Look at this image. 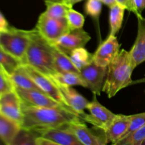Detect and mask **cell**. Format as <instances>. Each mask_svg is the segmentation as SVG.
Here are the masks:
<instances>
[{"label":"cell","mask_w":145,"mask_h":145,"mask_svg":"<svg viewBox=\"0 0 145 145\" xmlns=\"http://www.w3.org/2000/svg\"><path fill=\"white\" fill-rule=\"evenodd\" d=\"M21 127L35 132L50 128L63 129L69 124L83 121L76 113L66 108H40L22 103Z\"/></svg>","instance_id":"1"},{"label":"cell","mask_w":145,"mask_h":145,"mask_svg":"<svg viewBox=\"0 0 145 145\" xmlns=\"http://www.w3.org/2000/svg\"><path fill=\"white\" fill-rule=\"evenodd\" d=\"M134 69L129 51L120 50L107 67L103 91L108 97H114L120 90L133 84L131 76Z\"/></svg>","instance_id":"2"},{"label":"cell","mask_w":145,"mask_h":145,"mask_svg":"<svg viewBox=\"0 0 145 145\" xmlns=\"http://www.w3.org/2000/svg\"><path fill=\"white\" fill-rule=\"evenodd\" d=\"M23 65H29L48 76L57 73L52 54V44L45 39L35 28L31 30V41Z\"/></svg>","instance_id":"3"},{"label":"cell","mask_w":145,"mask_h":145,"mask_svg":"<svg viewBox=\"0 0 145 145\" xmlns=\"http://www.w3.org/2000/svg\"><path fill=\"white\" fill-rule=\"evenodd\" d=\"M30 41L31 30L25 31L10 26L0 35V47L22 64Z\"/></svg>","instance_id":"4"},{"label":"cell","mask_w":145,"mask_h":145,"mask_svg":"<svg viewBox=\"0 0 145 145\" xmlns=\"http://www.w3.org/2000/svg\"><path fill=\"white\" fill-rule=\"evenodd\" d=\"M35 29L50 43L56 42L70 31L66 18L55 19L48 17L44 12L39 16Z\"/></svg>","instance_id":"5"},{"label":"cell","mask_w":145,"mask_h":145,"mask_svg":"<svg viewBox=\"0 0 145 145\" xmlns=\"http://www.w3.org/2000/svg\"><path fill=\"white\" fill-rule=\"evenodd\" d=\"M87 110H89V113H82L80 118L83 121L93 125L95 127L103 132L109 127L117 116L101 104L96 98L91 102H89Z\"/></svg>","instance_id":"6"},{"label":"cell","mask_w":145,"mask_h":145,"mask_svg":"<svg viewBox=\"0 0 145 145\" xmlns=\"http://www.w3.org/2000/svg\"><path fill=\"white\" fill-rule=\"evenodd\" d=\"M107 68L96 65L92 61L80 69V75L88 88L95 96H99L103 91Z\"/></svg>","instance_id":"7"},{"label":"cell","mask_w":145,"mask_h":145,"mask_svg":"<svg viewBox=\"0 0 145 145\" xmlns=\"http://www.w3.org/2000/svg\"><path fill=\"white\" fill-rule=\"evenodd\" d=\"M22 65L24 67V69L25 70V72L28 74V75L31 76V79L36 84L37 86L44 93H46L49 96H50L51 98H52L54 100L57 101L58 103L68 107L66 105V103H65V101H64L63 97H62V94H61L60 91H59V89H58V86H57L55 82L50 76H48L47 75L41 73L39 71L36 70V69H34L32 67L29 66V65Z\"/></svg>","instance_id":"8"},{"label":"cell","mask_w":145,"mask_h":145,"mask_svg":"<svg viewBox=\"0 0 145 145\" xmlns=\"http://www.w3.org/2000/svg\"><path fill=\"white\" fill-rule=\"evenodd\" d=\"M0 113L21 125L22 101L16 89L0 96Z\"/></svg>","instance_id":"9"},{"label":"cell","mask_w":145,"mask_h":145,"mask_svg":"<svg viewBox=\"0 0 145 145\" xmlns=\"http://www.w3.org/2000/svg\"><path fill=\"white\" fill-rule=\"evenodd\" d=\"M120 52V44L116 35L109 36L100 44L93 55V62L96 65L107 68Z\"/></svg>","instance_id":"10"},{"label":"cell","mask_w":145,"mask_h":145,"mask_svg":"<svg viewBox=\"0 0 145 145\" xmlns=\"http://www.w3.org/2000/svg\"><path fill=\"white\" fill-rule=\"evenodd\" d=\"M15 89L19 97L21 98L22 103L24 104L40 108H66L74 111L69 108L58 103L50 96L40 91L25 90V89Z\"/></svg>","instance_id":"11"},{"label":"cell","mask_w":145,"mask_h":145,"mask_svg":"<svg viewBox=\"0 0 145 145\" xmlns=\"http://www.w3.org/2000/svg\"><path fill=\"white\" fill-rule=\"evenodd\" d=\"M91 36L83 28L70 30L67 33L59 38L54 45L60 48L64 52L68 54L73 50L84 48L91 40Z\"/></svg>","instance_id":"12"},{"label":"cell","mask_w":145,"mask_h":145,"mask_svg":"<svg viewBox=\"0 0 145 145\" xmlns=\"http://www.w3.org/2000/svg\"><path fill=\"white\" fill-rule=\"evenodd\" d=\"M63 129L73 133L84 145H107L104 136L101 137L95 134L83 121L71 123Z\"/></svg>","instance_id":"13"},{"label":"cell","mask_w":145,"mask_h":145,"mask_svg":"<svg viewBox=\"0 0 145 145\" xmlns=\"http://www.w3.org/2000/svg\"><path fill=\"white\" fill-rule=\"evenodd\" d=\"M55 83L58 86L67 106L76 112L80 118L81 115L84 113V110L87 109V106L89 103V101L71 86L61 84L57 82Z\"/></svg>","instance_id":"14"},{"label":"cell","mask_w":145,"mask_h":145,"mask_svg":"<svg viewBox=\"0 0 145 145\" xmlns=\"http://www.w3.org/2000/svg\"><path fill=\"white\" fill-rule=\"evenodd\" d=\"M131 122V116L117 115L109 127L103 132L107 144H115L122 139L128 129Z\"/></svg>","instance_id":"15"},{"label":"cell","mask_w":145,"mask_h":145,"mask_svg":"<svg viewBox=\"0 0 145 145\" xmlns=\"http://www.w3.org/2000/svg\"><path fill=\"white\" fill-rule=\"evenodd\" d=\"M138 30L135 43L129 51L134 67L145 62V18L137 17Z\"/></svg>","instance_id":"16"},{"label":"cell","mask_w":145,"mask_h":145,"mask_svg":"<svg viewBox=\"0 0 145 145\" xmlns=\"http://www.w3.org/2000/svg\"><path fill=\"white\" fill-rule=\"evenodd\" d=\"M44 138L58 143L61 145H84L71 132L61 128H50L35 131Z\"/></svg>","instance_id":"17"},{"label":"cell","mask_w":145,"mask_h":145,"mask_svg":"<svg viewBox=\"0 0 145 145\" xmlns=\"http://www.w3.org/2000/svg\"><path fill=\"white\" fill-rule=\"evenodd\" d=\"M21 129V125L0 113V138L7 145L11 144Z\"/></svg>","instance_id":"18"},{"label":"cell","mask_w":145,"mask_h":145,"mask_svg":"<svg viewBox=\"0 0 145 145\" xmlns=\"http://www.w3.org/2000/svg\"><path fill=\"white\" fill-rule=\"evenodd\" d=\"M15 89L25 90H37L42 91L25 72L23 65H21L9 76ZM43 92V91H42Z\"/></svg>","instance_id":"19"},{"label":"cell","mask_w":145,"mask_h":145,"mask_svg":"<svg viewBox=\"0 0 145 145\" xmlns=\"http://www.w3.org/2000/svg\"><path fill=\"white\" fill-rule=\"evenodd\" d=\"M52 54L57 72H74L80 74V71L74 65L69 56L54 44H52Z\"/></svg>","instance_id":"20"},{"label":"cell","mask_w":145,"mask_h":145,"mask_svg":"<svg viewBox=\"0 0 145 145\" xmlns=\"http://www.w3.org/2000/svg\"><path fill=\"white\" fill-rule=\"evenodd\" d=\"M125 10L123 6L117 3L110 7L109 13V24H110V35H116L120 31L123 24Z\"/></svg>","instance_id":"21"},{"label":"cell","mask_w":145,"mask_h":145,"mask_svg":"<svg viewBox=\"0 0 145 145\" xmlns=\"http://www.w3.org/2000/svg\"><path fill=\"white\" fill-rule=\"evenodd\" d=\"M55 82L67 86H81L86 87L80 74L74 72H57L50 76Z\"/></svg>","instance_id":"22"},{"label":"cell","mask_w":145,"mask_h":145,"mask_svg":"<svg viewBox=\"0 0 145 145\" xmlns=\"http://www.w3.org/2000/svg\"><path fill=\"white\" fill-rule=\"evenodd\" d=\"M75 67L80 71L84 67L86 66L93 61V55L89 53L84 48H79L73 50L67 54Z\"/></svg>","instance_id":"23"},{"label":"cell","mask_w":145,"mask_h":145,"mask_svg":"<svg viewBox=\"0 0 145 145\" xmlns=\"http://www.w3.org/2000/svg\"><path fill=\"white\" fill-rule=\"evenodd\" d=\"M22 65L21 61L7 53L0 47V69L5 71L10 76Z\"/></svg>","instance_id":"24"},{"label":"cell","mask_w":145,"mask_h":145,"mask_svg":"<svg viewBox=\"0 0 145 145\" xmlns=\"http://www.w3.org/2000/svg\"><path fill=\"white\" fill-rule=\"evenodd\" d=\"M46 10L44 11L45 15L55 19H63L66 18L67 14L69 8L67 5L62 3L46 2Z\"/></svg>","instance_id":"25"},{"label":"cell","mask_w":145,"mask_h":145,"mask_svg":"<svg viewBox=\"0 0 145 145\" xmlns=\"http://www.w3.org/2000/svg\"><path fill=\"white\" fill-rule=\"evenodd\" d=\"M38 136L35 132L21 127L11 145H37Z\"/></svg>","instance_id":"26"},{"label":"cell","mask_w":145,"mask_h":145,"mask_svg":"<svg viewBox=\"0 0 145 145\" xmlns=\"http://www.w3.org/2000/svg\"><path fill=\"white\" fill-rule=\"evenodd\" d=\"M145 140V125L128 137L111 145H141Z\"/></svg>","instance_id":"27"},{"label":"cell","mask_w":145,"mask_h":145,"mask_svg":"<svg viewBox=\"0 0 145 145\" xmlns=\"http://www.w3.org/2000/svg\"><path fill=\"white\" fill-rule=\"evenodd\" d=\"M66 20L70 30L82 28L85 22L84 16L72 8H69L68 10Z\"/></svg>","instance_id":"28"},{"label":"cell","mask_w":145,"mask_h":145,"mask_svg":"<svg viewBox=\"0 0 145 145\" xmlns=\"http://www.w3.org/2000/svg\"><path fill=\"white\" fill-rule=\"evenodd\" d=\"M130 116H131V122H130L128 129L125 133L123 137H122V139L128 137L129 135L133 134V133L137 131L140 127H142L145 125V112L144 113H138V114L132 115Z\"/></svg>","instance_id":"29"},{"label":"cell","mask_w":145,"mask_h":145,"mask_svg":"<svg viewBox=\"0 0 145 145\" xmlns=\"http://www.w3.org/2000/svg\"><path fill=\"white\" fill-rule=\"evenodd\" d=\"M103 3L101 0H87L85 4V12L94 20L98 21L102 11Z\"/></svg>","instance_id":"30"},{"label":"cell","mask_w":145,"mask_h":145,"mask_svg":"<svg viewBox=\"0 0 145 145\" xmlns=\"http://www.w3.org/2000/svg\"><path fill=\"white\" fill-rule=\"evenodd\" d=\"M14 89L15 87L11 81L9 75L5 71L0 69V96Z\"/></svg>","instance_id":"31"},{"label":"cell","mask_w":145,"mask_h":145,"mask_svg":"<svg viewBox=\"0 0 145 145\" xmlns=\"http://www.w3.org/2000/svg\"><path fill=\"white\" fill-rule=\"evenodd\" d=\"M145 9V0H133V11L137 17L142 16V12Z\"/></svg>","instance_id":"32"},{"label":"cell","mask_w":145,"mask_h":145,"mask_svg":"<svg viewBox=\"0 0 145 145\" xmlns=\"http://www.w3.org/2000/svg\"><path fill=\"white\" fill-rule=\"evenodd\" d=\"M36 142L37 145H61L58 144V143L52 141V140H50L48 139L40 137V136H38L37 137Z\"/></svg>","instance_id":"33"},{"label":"cell","mask_w":145,"mask_h":145,"mask_svg":"<svg viewBox=\"0 0 145 145\" xmlns=\"http://www.w3.org/2000/svg\"><path fill=\"white\" fill-rule=\"evenodd\" d=\"M9 27L7 19L0 11V32H5L9 28Z\"/></svg>","instance_id":"34"},{"label":"cell","mask_w":145,"mask_h":145,"mask_svg":"<svg viewBox=\"0 0 145 145\" xmlns=\"http://www.w3.org/2000/svg\"><path fill=\"white\" fill-rule=\"evenodd\" d=\"M116 2L120 5L123 6L126 10L133 11V0H116Z\"/></svg>","instance_id":"35"},{"label":"cell","mask_w":145,"mask_h":145,"mask_svg":"<svg viewBox=\"0 0 145 145\" xmlns=\"http://www.w3.org/2000/svg\"><path fill=\"white\" fill-rule=\"evenodd\" d=\"M101 2L103 3V4H104L105 5L108 6V7H111L112 6L117 4L116 0H101Z\"/></svg>","instance_id":"36"},{"label":"cell","mask_w":145,"mask_h":145,"mask_svg":"<svg viewBox=\"0 0 145 145\" xmlns=\"http://www.w3.org/2000/svg\"><path fill=\"white\" fill-rule=\"evenodd\" d=\"M83 1V0H67V1H65V4H66L68 7H72H72H73L75 4H76V3L78 2H80V1Z\"/></svg>","instance_id":"37"},{"label":"cell","mask_w":145,"mask_h":145,"mask_svg":"<svg viewBox=\"0 0 145 145\" xmlns=\"http://www.w3.org/2000/svg\"><path fill=\"white\" fill-rule=\"evenodd\" d=\"M67 0H44L45 3L46 2H52V3H62L65 4Z\"/></svg>","instance_id":"38"},{"label":"cell","mask_w":145,"mask_h":145,"mask_svg":"<svg viewBox=\"0 0 145 145\" xmlns=\"http://www.w3.org/2000/svg\"><path fill=\"white\" fill-rule=\"evenodd\" d=\"M143 82H145V76L144 78H142V79H140V80H137V81H135V82H133V83H143Z\"/></svg>","instance_id":"39"},{"label":"cell","mask_w":145,"mask_h":145,"mask_svg":"<svg viewBox=\"0 0 145 145\" xmlns=\"http://www.w3.org/2000/svg\"><path fill=\"white\" fill-rule=\"evenodd\" d=\"M0 145H7V144H6V143L4 142L3 141L1 138H0Z\"/></svg>","instance_id":"40"},{"label":"cell","mask_w":145,"mask_h":145,"mask_svg":"<svg viewBox=\"0 0 145 145\" xmlns=\"http://www.w3.org/2000/svg\"><path fill=\"white\" fill-rule=\"evenodd\" d=\"M141 145H145V140H144V142H143L142 143V144Z\"/></svg>","instance_id":"41"},{"label":"cell","mask_w":145,"mask_h":145,"mask_svg":"<svg viewBox=\"0 0 145 145\" xmlns=\"http://www.w3.org/2000/svg\"><path fill=\"white\" fill-rule=\"evenodd\" d=\"M0 35H1V32H0Z\"/></svg>","instance_id":"42"}]
</instances>
